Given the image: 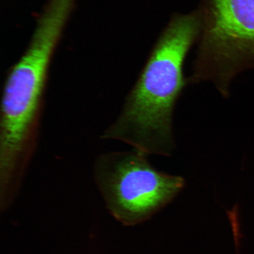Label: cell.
I'll use <instances>...</instances> for the list:
<instances>
[{
    "mask_svg": "<svg viewBox=\"0 0 254 254\" xmlns=\"http://www.w3.org/2000/svg\"><path fill=\"white\" fill-rule=\"evenodd\" d=\"M144 152L133 149L110 151L94 162L95 184L117 220L134 225L147 220L173 201L184 188L180 176L161 172Z\"/></svg>",
    "mask_w": 254,
    "mask_h": 254,
    "instance_id": "4",
    "label": "cell"
},
{
    "mask_svg": "<svg viewBox=\"0 0 254 254\" xmlns=\"http://www.w3.org/2000/svg\"><path fill=\"white\" fill-rule=\"evenodd\" d=\"M197 11L175 14L160 35L118 117L101 138L127 143L145 154L170 156L174 149L175 106L188 83L183 68L197 42Z\"/></svg>",
    "mask_w": 254,
    "mask_h": 254,
    "instance_id": "1",
    "label": "cell"
},
{
    "mask_svg": "<svg viewBox=\"0 0 254 254\" xmlns=\"http://www.w3.org/2000/svg\"><path fill=\"white\" fill-rule=\"evenodd\" d=\"M59 38L48 28L35 31L3 88L0 117V189L14 197L36 148L51 60Z\"/></svg>",
    "mask_w": 254,
    "mask_h": 254,
    "instance_id": "2",
    "label": "cell"
},
{
    "mask_svg": "<svg viewBox=\"0 0 254 254\" xmlns=\"http://www.w3.org/2000/svg\"><path fill=\"white\" fill-rule=\"evenodd\" d=\"M198 49L190 84L210 82L229 95L234 78L254 68V0H201Z\"/></svg>",
    "mask_w": 254,
    "mask_h": 254,
    "instance_id": "3",
    "label": "cell"
}]
</instances>
